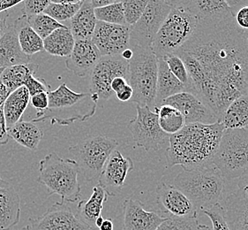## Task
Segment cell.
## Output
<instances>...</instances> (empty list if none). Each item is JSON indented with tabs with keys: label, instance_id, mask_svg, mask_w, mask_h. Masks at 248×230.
Here are the masks:
<instances>
[{
	"label": "cell",
	"instance_id": "cell-26",
	"mask_svg": "<svg viewBox=\"0 0 248 230\" xmlns=\"http://www.w3.org/2000/svg\"><path fill=\"white\" fill-rule=\"evenodd\" d=\"M180 2L197 20L232 14L227 2L224 0H180Z\"/></svg>",
	"mask_w": 248,
	"mask_h": 230
},
{
	"label": "cell",
	"instance_id": "cell-53",
	"mask_svg": "<svg viewBox=\"0 0 248 230\" xmlns=\"http://www.w3.org/2000/svg\"><path fill=\"white\" fill-rule=\"evenodd\" d=\"M113 222L111 219H105L103 224L99 228V230H113Z\"/></svg>",
	"mask_w": 248,
	"mask_h": 230
},
{
	"label": "cell",
	"instance_id": "cell-30",
	"mask_svg": "<svg viewBox=\"0 0 248 230\" xmlns=\"http://www.w3.org/2000/svg\"><path fill=\"white\" fill-rule=\"evenodd\" d=\"M75 39L67 26L55 30L44 39V49L50 55L68 57L75 46Z\"/></svg>",
	"mask_w": 248,
	"mask_h": 230
},
{
	"label": "cell",
	"instance_id": "cell-19",
	"mask_svg": "<svg viewBox=\"0 0 248 230\" xmlns=\"http://www.w3.org/2000/svg\"><path fill=\"white\" fill-rule=\"evenodd\" d=\"M102 56L91 40L75 41L74 49L66 60L65 66L79 77H87L94 69Z\"/></svg>",
	"mask_w": 248,
	"mask_h": 230
},
{
	"label": "cell",
	"instance_id": "cell-4",
	"mask_svg": "<svg viewBox=\"0 0 248 230\" xmlns=\"http://www.w3.org/2000/svg\"><path fill=\"white\" fill-rule=\"evenodd\" d=\"M225 179L214 165L184 170L177 175L174 186L193 203L197 212L221 204L224 198Z\"/></svg>",
	"mask_w": 248,
	"mask_h": 230
},
{
	"label": "cell",
	"instance_id": "cell-31",
	"mask_svg": "<svg viewBox=\"0 0 248 230\" xmlns=\"http://www.w3.org/2000/svg\"><path fill=\"white\" fill-rule=\"evenodd\" d=\"M220 122L228 130L248 128V96H241L224 111Z\"/></svg>",
	"mask_w": 248,
	"mask_h": 230
},
{
	"label": "cell",
	"instance_id": "cell-23",
	"mask_svg": "<svg viewBox=\"0 0 248 230\" xmlns=\"http://www.w3.org/2000/svg\"><path fill=\"white\" fill-rule=\"evenodd\" d=\"M97 20L94 16V9L90 0L83 4L77 14L70 20L69 28L75 41L91 40Z\"/></svg>",
	"mask_w": 248,
	"mask_h": 230
},
{
	"label": "cell",
	"instance_id": "cell-15",
	"mask_svg": "<svg viewBox=\"0 0 248 230\" xmlns=\"http://www.w3.org/2000/svg\"><path fill=\"white\" fill-rule=\"evenodd\" d=\"M30 230H90L73 213L70 206L57 202L46 211L44 215L30 220Z\"/></svg>",
	"mask_w": 248,
	"mask_h": 230
},
{
	"label": "cell",
	"instance_id": "cell-46",
	"mask_svg": "<svg viewBox=\"0 0 248 230\" xmlns=\"http://www.w3.org/2000/svg\"><path fill=\"white\" fill-rule=\"evenodd\" d=\"M10 136L8 135L7 126L5 121V115L3 106L0 107V146L5 145L8 143Z\"/></svg>",
	"mask_w": 248,
	"mask_h": 230
},
{
	"label": "cell",
	"instance_id": "cell-3",
	"mask_svg": "<svg viewBox=\"0 0 248 230\" xmlns=\"http://www.w3.org/2000/svg\"><path fill=\"white\" fill-rule=\"evenodd\" d=\"M48 108L36 115L31 122L50 120V123L68 126L75 121H86L94 116L98 98L91 93H79L69 89L63 83L48 93Z\"/></svg>",
	"mask_w": 248,
	"mask_h": 230
},
{
	"label": "cell",
	"instance_id": "cell-7",
	"mask_svg": "<svg viewBox=\"0 0 248 230\" xmlns=\"http://www.w3.org/2000/svg\"><path fill=\"white\" fill-rule=\"evenodd\" d=\"M171 10L151 45L156 58L174 54L194 33L198 20L178 0H169Z\"/></svg>",
	"mask_w": 248,
	"mask_h": 230
},
{
	"label": "cell",
	"instance_id": "cell-41",
	"mask_svg": "<svg viewBox=\"0 0 248 230\" xmlns=\"http://www.w3.org/2000/svg\"><path fill=\"white\" fill-rule=\"evenodd\" d=\"M205 215L208 216L211 223L212 230H231L223 214V209L221 204L215 205L210 209L201 211Z\"/></svg>",
	"mask_w": 248,
	"mask_h": 230
},
{
	"label": "cell",
	"instance_id": "cell-40",
	"mask_svg": "<svg viewBox=\"0 0 248 230\" xmlns=\"http://www.w3.org/2000/svg\"><path fill=\"white\" fill-rule=\"evenodd\" d=\"M235 21L241 30H248V0H226Z\"/></svg>",
	"mask_w": 248,
	"mask_h": 230
},
{
	"label": "cell",
	"instance_id": "cell-9",
	"mask_svg": "<svg viewBox=\"0 0 248 230\" xmlns=\"http://www.w3.org/2000/svg\"><path fill=\"white\" fill-rule=\"evenodd\" d=\"M118 145V141L111 137L94 135L71 145L68 150L85 180L93 181L99 178L109 156Z\"/></svg>",
	"mask_w": 248,
	"mask_h": 230
},
{
	"label": "cell",
	"instance_id": "cell-49",
	"mask_svg": "<svg viewBox=\"0 0 248 230\" xmlns=\"http://www.w3.org/2000/svg\"><path fill=\"white\" fill-rule=\"evenodd\" d=\"M9 17V12L6 11L0 14V37L4 35L8 25H7V19Z\"/></svg>",
	"mask_w": 248,
	"mask_h": 230
},
{
	"label": "cell",
	"instance_id": "cell-1",
	"mask_svg": "<svg viewBox=\"0 0 248 230\" xmlns=\"http://www.w3.org/2000/svg\"><path fill=\"white\" fill-rule=\"evenodd\" d=\"M174 54L187 69L190 93L219 122L231 103L248 96V43L232 14L198 20L192 36Z\"/></svg>",
	"mask_w": 248,
	"mask_h": 230
},
{
	"label": "cell",
	"instance_id": "cell-43",
	"mask_svg": "<svg viewBox=\"0 0 248 230\" xmlns=\"http://www.w3.org/2000/svg\"><path fill=\"white\" fill-rule=\"evenodd\" d=\"M23 3V12L26 16L40 15L50 5V0H26Z\"/></svg>",
	"mask_w": 248,
	"mask_h": 230
},
{
	"label": "cell",
	"instance_id": "cell-60",
	"mask_svg": "<svg viewBox=\"0 0 248 230\" xmlns=\"http://www.w3.org/2000/svg\"></svg>",
	"mask_w": 248,
	"mask_h": 230
},
{
	"label": "cell",
	"instance_id": "cell-57",
	"mask_svg": "<svg viewBox=\"0 0 248 230\" xmlns=\"http://www.w3.org/2000/svg\"><path fill=\"white\" fill-rule=\"evenodd\" d=\"M245 34H246V38H247V41H248V30L245 31Z\"/></svg>",
	"mask_w": 248,
	"mask_h": 230
},
{
	"label": "cell",
	"instance_id": "cell-42",
	"mask_svg": "<svg viewBox=\"0 0 248 230\" xmlns=\"http://www.w3.org/2000/svg\"><path fill=\"white\" fill-rule=\"evenodd\" d=\"M24 86L29 91L30 97L42 92L49 93L51 91L50 85L45 82V79L37 78L35 77V75H30L28 76V78L26 79L24 82Z\"/></svg>",
	"mask_w": 248,
	"mask_h": 230
},
{
	"label": "cell",
	"instance_id": "cell-28",
	"mask_svg": "<svg viewBox=\"0 0 248 230\" xmlns=\"http://www.w3.org/2000/svg\"><path fill=\"white\" fill-rule=\"evenodd\" d=\"M8 135L19 145L30 150L38 149L44 133L39 127L31 121L20 120L15 125L7 129Z\"/></svg>",
	"mask_w": 248,
	"mask_h": 230
},
{
	"label": "cell",
	"instance_id": "cell-36",
	"mask_svg": "<svg viewBox=\"0 0 248 230\" xmlns=\"http://www.w3.org/2000/svg\"><path fill=\"white\" fill-rule=\"evenodd\" d=\"M27 18L30 27L43 40L54 32L55 30L65 26L44 13L29 17L27 16Z\"/></svg>",
	"mask_w": 248,
	"mask_h": 230
},
{
	"label": "cell",
	"instance_id": "cell-22",
	"mask_svg": "<svg viewBox=\"0 0 248 230\" xmlns=\"http://www.w3.org/2000/svg\"><path fill=\"white\" fill-rule=\"evenodd\" d=\"M223 214L231 230H248V201L234 190L221 202Z\"/></svg>",
	"mask_w": 248,
	"mask_h": 230
},
{
	"label": "cell",
	"instance_id": "cell-11",
	"mask_svg": "<svg viewBox=\"0 0 248 230\" xmlns=\"http://www.w3.org/2000/svg\"><path fill=\"white\" fill-rule=\"evenodd\" d=\"M171 10L169 0H150L140 20L130 27V45L151 48L152 42Z\"/></svg>",
	"mask_w": 248,
	"mask_h": 230
},
{
	"label": "cell",
	"instance_id": "cell-45",
	"mask_svg": "<svg viewBox=\"0 0 248 230\" xmlns=\"http://www.w3.org/2000/svg\"><path fill=\"white\" fill-rule=\"evenodd\" d=\"M236 190L245 200L248 201V167L238 178V189Z\"/></svg>",
	"mask_w": 248,
	"mask_h": 230
},
{
	"label": "cell",
	"instance_id": "cell-35",
	"mask_svg": "<svg viewBox=\"0 0 248 230\" xmlns=\"http://www.w3.org/2000/svg\"><path fill=\"white\" fill-rule=\"evenodd\" d=\"M94 16L97 21L115 25H126L124 20L123 1H116L111 5L94 9Z\"/></svg>",
	"mask_w": 248,
	"mask_h": 230
},
{
	"label": "cell",
	"instance_id": "cell-38",
	"mask_svg": "<svg viewBox=\"0 0 248 230\" xmlns=\"http://www.w3.org/2000/svg\"><path fill=\"white\" fill-rule=\"evenodd\" d=\"M148 3V0L123 1L124 20L126 25L132 27L140 20L141 15H143Z\"/></svg>",
	"mask_w": 248,
	"mask_h": 230
},
{
	"label": "cell",
	"instance_id": "cell-20",
	"mask_svg": "<svg viewBox=\"0 0 248 230\" xmlns=\"http://www.w3.org/2000/svg\"><path fill=\"white\" fill-rule=\"evenodd\" d=\"M20 220V198L14 186L0 177V230H11Z\"/></svg>",
	"mask_w": 248,
	"mask_h": 230
},
{
	"label": "cell",
	"instance_id": "cell-16",
	"mask_svg": "<svg viewBox=\"0 0 248 230\" xmlns=\"http://www.w3.org/2000/svg\"><path fill=\"white\" fill-rule=\"evenodd\" d=\"M134 167L131 158L125 157L116 149L109 156L98 178V185L108 197L118 195L124 187L127 175L134 170Z\"/></svg>",
	"mask_w": 248,
	"mask_h": 230
},
{
	"label": "cell",
	"instance_id": "cell-29",
	"mask_svg": "<svg viewBox=\"0 0 248 230\" xmlns=\"http://www.w3.org/2000/svg\"><path fill=\"white\" fill-rule=\"evenodd\" d=\"M30 102V95L25 86L12 92L3 105L7 129L18 123Z\"/></svg>",
	"mask_w": 248,
	"mask_h": 230
},
{
	"label": "cell",
	"instance_id": "cell-10",
	"mask_svg": "<svg viewBox=\"0 0 248 230\" xmlns=\"http://www.w3.org/2000/svg\"><path fill=\"white\" fill-rule=\"evenodd\" d=\"M137 115L128 123L134 143L148 152L161 150L169 144L170 135L161 130L158 115L148 106L136 105Z\"/></svg>",
	"mask_w": 248,
	"mask_h": 230
},
{
	"label": "cell",
	"instance_id": "cell-12",
	"mask_svg": "<svg viewBox=\"0 0 248 230\" xmlns=\"http://www.w3.org/2000/svg\"><path fill=\"white\" fill-rule=\"evenodd\" d=\"M116 77L128 78V61L121 56H104L90 75V93L98 100H108L113 96L110 83Z\"/></svg>",
	"mask_w": 248,
	"mask_h": 230
},
{
	"label": "cell",
	"instance_id": "cell-44",
	"mask_svg": "<svg viewBox=\"0 0 248 230\" xmlns=\"http://www.w3.org/2000/svg\"><path fill=\"white\" fill-rule=\"evenodd\" d=\"M30 102L32 105L36 109V115H40L41 113L45 112L49 105V98L48 93L42 92L36 95L30 97Z\"/></svg>",
	"mask_w": 248,
	"mask_h": 230
},
{
	"label": "cell",
	"instance_id": "cell-27",
	"mask_svg": "<svg viewBox=\"0 0 248 230\" xmlns=\"http://www.w3.org/2000/svg\"><path fill=\"white\" fill-rule=\"evenodd\" d=\"M13 26L16 31L21 50L26 55L30 57L45 50L44 40L30 27L25 15L17 18Z\"/></svg>",
	"mask_w": 248,
	"mask_h": 230
},
{
	"label": "cell",
	"instance_id": "cell-33",
	"mask_svg": "<svg viewBox=\"0 0 248 230\" xmlns=\"http://www.w3.org/2000/svg\"><path fill=\"white\" fill-rule=\"evenodd\" d=\"M155 113L158 115L159 125L164 133L174 135L186 126L183 115L172 106L161 105L155 107Z\"/></svg>",
	"mask_w": 248,
	"mask_h": 230
},
{
	"label": "cell",
	"instance_id": "cell-39",
	"mask_svg": "<svg viewBox=\"0 0 248 230\" xmlns=\"http://www.w3.org/2000/svg\"><path fill=\"white\" fill-rule=\"evenodd\" d=\"M198 216L187 218L167 217L156 230H197Z\"/></svg>",
	"mask_w": 248,
	"mask_h": 230
},
{
	"label": "cell",
	"instance_id": "cell-17",
	"mask_svg": "<svg viewBox=\"0 0 248 230\" xmlns=\"http://www.w3.org/2000/svg\"><path fill=\"white\" fill-rule=\"evenodd\" d=\"M156 203L169 217L187 218L198 216V212L188 197L174 185L160 183L156 187Z\"/></svg>",
	"mask_w": 248,
	"mask_h": 230
},
{
	"label": "cell",
	"instance_id": "cell-13",
	"mask_svg": "<svg viewBox=\"0 0 248 230\" xmlns=\"http://www.w3.org/2000/svg\"><path fill=\"white\" fill-rule=\"evenodd\" d=\"M91 41L104 56H119L130 48V27L97 21Z\"/></svg>",
	"mask_w": 248,
	"mask_h": 230
},
{
	"label": "cell",
	"instance_id": "cell-21",
	"mask_svg": "<svg viewBox=\"0 0 248 230\" xmlns=\"http://www.w3.org/2000/svg\"><path fill=\"white\" fill-rule=\"evenodd\" d=\"M30 63V57L21 50L14 26H8L0 37V68Z\"/></svg>",
	"mask_w": 248,
	"mask_h": 230
},
{
	"label": "cell",
	"instance_id": "cell-48",
	"mask_svg": "<svg viewBox=\"0 0 248 230\" xmlns=\"http://www.w3.org/2000/svg\"><path fill=\"white\" fill-rule=\"evenodd\" d=\"M127 84H128V82L126 79H124V77H116L110 83V89L112 90V92L116 94Z\"/></svg>",
	"mask_w": 248,
	"mask_h": 230
},
{
	"label": "cell",
	"instance_id": "cell-47",
	"mask_svg": "<svg viewBox=\"0 0 248 230\" xmlns=\"http://www.w3.org/2000/svg\"><path fill=\"white\" fill-rule=\"evenodd\" d=\"M133 89L131 88L129 84L124 86V88L121 90H119V92L116 93V97L119 101L121 102H127L131 101L133 98Z\"/></svg>",
	"mask_w": 248,
	"mask_h": 230
},
{
	"label": "cell",
	"instance_id": "cell-58",
	"mask_svg": "<svg viewBox=\"0 0 248 230\" xmlns=\"http://www.w3.org/2000/svg\"><path fill=\"white\" fill-rule=\"evenodd\" d=\"M21 230H30V227L29 226H27V227H24L23 229Z\"/></svg>",
	"mask_w": 248,
	"mask_h": 230
},
{
	"label": "cell",
	"instance_id": "cell-37",
	"mask_svg": "<svg viewBox=\"0 0 248 230\" xmlns=\"http://www.w3.org/2000/svg\"><path fill=\"white\" fill-rule=\"evenodd\" d=\"M165 60L166 64L169 67L170 71L173 74L174 76L186 86L187 92L191 91V84H190V76L184 64L183 60L176 54H169V55L163 57Z\"/></svg>",
	"mask_w": 248,
	"mask_h": 230
},
{
	"label": "cell",
	"instance_id": "cell-55",
	"mask_svg": "<svg viewBox=\"0 0 248 230\" xmlns=\"http://www.w3.org/2000/svg\"><path fill=\"white\" fill-rule=\"evenodd\" d=\"M104 220H105V219H104L102 216H100L99 218L95 221V228H96L97 230H99L100 227H101V225H102L103 222H104Z\"/></svg>",
	"mask_w": 248,
	"mask_h": 230
},
{
	"label": "cell",
	"instance_id": "cell-54",
	"mask_svg": "<svg viewBox=\"0 0 248 230\" xmlns=\"http://www.w3.org/2000/svg\"><path fill=\"white\" fill-rule=\"evenodd\" d=\"M133 55H134L133 50H132L131 48H128V49L124 50V51L121 53V55L120 56H121L124 60H126V61H130L131 59L133 58Z\"/></svg>",
	"mask_w": 248,
	"mask_h": 230
},
{
	"label": "cell",
	"instance_id": "cell-50",
	"mask_svg": "<svg viewBox=\"0 0 248 230\" xmlns=\"http://www.w3.org/2000/svg\"><path fill=\"white\" fill-rule=\"evenodd\" d=\"M21 1H12V0H4L0 1V14L6 12L8 9L15 7V5H19Z\"/></svg>",
	"mask_w": 248,
	"mask_h": 230
},
{
	"label": "cell",
	"instance_id": "cell-32",
	"mask_svg": "<svg viewBox=\"0 0 248 230\" xmlns=\"http://www.w3.org/2000/svg\"><path fill=\"white\" fill-rule=\"evenodd\" d=\"M38 66L35 64L17 65L5 68L0 76V82L8 89L11 93L24 86L26 79L30 75H35Z\"/></svg>",
	"mask_w": 248,
	"mask_h": 230
},
{
	"label": "cell",
	"instance_id": "cell-2",
	"mask_svg": "<svg viewBox=\"0 0 248 230\" xmlns=\"http://www.w3.org/2000/svg\"><path fill=\"white\" fill-rule=\"evenodd\" d=\"M224 130L221 122L185 126L170 135L166 150L168 165H181L184 170H192L212 165Z\"/></svg>",
	"mask_w": 248,
	"mask_h": 230
},
{
	"label": "cell",
	"instance_id": "cell-6",
	"mask_svg": "<svg viewBox=\"0 0 248 230\" xmlns=\"http://www.w3.org/2000/svg\"><path fill=\"white\" fill-rule=\"evenodd\" d=\"M134 55L128 61V84L133 89L131 101L139 106L154 108L158 75V60L151 48L130 45Z\"/></svg>",
	"mask_w": 248,
	"mask_h": 230
},
{
	"label": "cell",
	"instance_id": "cell-5",
	"mask_svg": "<svg viewBox=\"0 0 248 230\" xmlns=\"http://www.w3.org/2000/svg\"><path fill=\"white\" fill-rule=\"evenodd\" d=\"M79 174V166L75 160H65L51 152L40 161L37 182L47 188L49 195L60 196L62 203H75L81 196Z\"/></svg>",
	"mask_w": 248,
	"mask_h": 230
},
{
	"label": "cell",
	"instance_id": "cell-25",
	"mask_svg": "<svg viewBox=\"0 0 248 230\" xmlns=\"http://www.w3.org/2000/svg\"><path fill=\"white\" fill-rule=\"evenodd\" d=\"M108 196L99 185L93 189V193L88 200L80 201L77 208V218L92 230L95 228V221L102 216L104 205L107 201Z\"/></svg>",
	"mask_w": 248,
	"mask_h": 230
},
{
	"label": "cell",
	"instance_id": "cell-59",
	"mask_svg": "<svg viewBox=\"0 0 248 230\" xmlns=\"http://www.w3.org/2000/svg\"><path fill=\"white\" fill-rule=\"evenodd\" d=\"M3 71H4V68H0V76H1V75H2Z\"/></svg>",
	"mask_w": 248,
	"mask_h": 230
},
{
	"label": "cell",
	"instance_id": "cell-24",
	"mask_svg": "<svg viewBox=\"0 0 248 230\" xmlns=\"http://www.w3.org/2000/svg\"><path fill=\"white\" fill-rule=\"evenodd\" d=\"M158 60V75L156 83V95L155 107L159 106L166 99L177 95L181 92H187L186 86L179 82L170 71L168 66L163 57Z\"/></svg>",
	"mask_w": 248,
	"mask_h": 230
},
{
	"label": "cell",
	"instance_id": "cell-8",
	"mask_svg": "<svg viewBox=\"0 0 248 230\" xmlns=\"http://www.w3.org/2000/svg\"><path fill=\"white\" fill-rule=\"evenodd\" d=\"M213 164L225 181L241 176L248 167V129L223 130Z\"/></svg>",
	"mask_w": 248,
	"mask_h": 230
},
{
	"label": "cell",
	"instance_id": "cell-34",
	"mask_svg": "<svg viewBox=\"0 0 248 230\" xmlns=\"http://www.w3.org/2000/svg\"><path fill=\"white\" fill-rule=\"evenodd\" d=\"M83 1H50L44 14L60 23L71 20L79 10Z\"/></svg>",
	"mask_w": 248,
	"mask_h": 230
},
{
	"label": "cell",
	"instance_id": "cell-51",
	"mask_svg": "<svg viewBox=\"0 0 248 230\" xmlns=\"http://www.w3.org/2000/svg\"><path fill=\"white\" fill-rule=\"evenodd\" d=\"M11 92L1 82H0V107L5 104V100L10 95Z\"/></svg>",
	"mask_w": 248,
	"mask_h": 230
},
{
	"label": "cell",
	"instance_id": "cell-52",
	"mask_svg": "<svg viewBox=\"0 0 248 230\" xmlns=\"http://www.w3.org/2000/svg\"><path fill=\"white\" fill-rule=\"evenodd\" d=\"M90 2H91V5L93 6V8L96 9V8L105 7L107 5H111V4L115 3L116 1H114V0H92Z\"/></svg>",
	"mask_w": 248,
	"mask_h": 230
},
{
	"label": "cell",
	"instance_id": "cell-56",
	"mask_svg": "<svg viewBox=\"0 0 248 230\" xmlns=\"http://www.w3.org/2000/svg\"><path fill=\"white\" fill-rule=\"evenodd\" d=\"M197 230H212L210 228H209V226L202 225V224H200L198 226V229Z\"/></svg>",
	"mask_w": 248,
	"mask_h": 230
},
{
	"label": "cell",
	"instance_id": "cell-14",
	"mask_svg": "<svg viewBox=\"0 0 248 230\" xmlns=\"http://www.w3.org/2000/svg\"><path fill=\"white\" fill-rule=\"evenodd\" d=\"M161 105H170L179 111L183 115L186 125L196 123L209 125L219 122L213 111L197 96L190 92L172 96L163 101Z\"/></svg>",
	"mask_w": 248,
	"mask_h": 230
},
{
	"label": "cell",
	"instance_id": "cell-18",
	"mask_svg": "<svg viewBox=\"0 0 248 230\" xmlns=\"http://www.w3.org/2000/svg\"><path fill=\"white\" fill-rule=\"evenodd\" d=\"M123 208V230H156L167 218L153 211L145 210L140 201L133 198H126Z\"/></svg>",
	"mask_w": 248,
	"mask_h": 230
},
{
	"label": "cell",
	"instance_id": "cell-61",
	"mask_svg": "<svg viewBox=\"0 0 248 230\" xmlns=\"http://www.w3.org/2000/svg\"></svg>",
	"mask_w": 248,
	"mask_h": 230
}]
</instances>
